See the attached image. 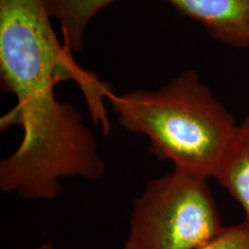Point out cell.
<instances>
[{
  "label": "cell",
  "mask_w": 249,
  "mask_h": 249,
  "mask_svg": "<svg viewBox=\"0 0 249 249\" xmlns=\"http://www.w3.org/2000/svg\"><path fill=\"white\" fill-rule=\"evenodd\" d=\"M213 178L238 202L249 227V116L238 124Z\"/></svg>",
  "instance_id": "obj_5"
},
{
  "label": "cell",
  "mask_w": 249,
  "mask_h": 249,
  "mask_svg": "<svg viewBox=\"0 0 249 249\" xmlns=\"http://www.w3.org/2000/svg\"><path fill=\"white\" fill-rule=\"evenodd\" d=\"M197 249H249V227L244 222L224 226L219 234Z\"/></svg>",
  "instance_id": "obj_6"
},
{
  "label": "cell",
  "mask_w": 249,
  "mask_h": 249,
  "mask_svg": "<svg viewBox=\"0 0 249 249\" xmlns=\"http://www.w3.org/2000/svg\"><path fill=\"white\" fill-rule=\"evenodd\" d=\"M33 249H57V248H55L51 242H43V244L36 246V247H34Z\"/></svg>",
  "instance_id": "obj_7"
},
{
  "label": "cell",
  "mask_w": 249,
  "mask_h": 249,
  "mask_svg": "<svg viewBox=\"0 0 249 249\" xmlns=\"http://www.w3.org/2000/svg\"><path fill=\"white\" fill-rule=\"evenodd\" d=\"M117 0H45L60 24L62 43L71 52L81 51L90 22ZM180 13L202 24L208 35L233 48L249 46V0H166Z\"/></svg>",
  "instance_id": "obj_4"
},
{
  "label": "cell",
  "mask_w": 249,
  "mask_h": 249,
  "mask_svg": "<svg viewBox=\"0 0 249 249\" xmlns=\"http://www.w3.org/2000/svg\"><path fill=\"white\" fill-rule=\"evenodd\" d=\"M45 0H0V76L17 104L1 129L18 126L22 141L0 163V191L28 201H53L68 178L98 180L105 161L80 112L55 95L73 81L91 119L107 134V103L113 90L82 66L58 38Z\"/></svg>",
  "instance_id": "obj_1"
},
{
  "label": "cell",
  "mask_w": 249,
  "mask_h": 249,
  "mask_svg": "<svg viewBox=\"0 0 249 249\" xmlns=\"http://www.w3.org/2000/svg\"><path fill=\"white\" fill-rule=\"evenodd\" d=\"M108 104L121 127L149 140L157 160L213 178L238 124L194 71L156 90L112 92Z\"/></svg>",
  "instance_id": "obj_2"
},
{
  "label": "cell",
  "mask_w": 249,
  "mask_h": 249,
  "mask_svg": "<svg viewBox=\"0 0 249 249\" xmlns=\"http://www.w3.org/2000/svg\"><path fill=\"white\" fill-rule=\"evenodd\" d=\"M208 179L173 169L132 203L123 249H197L224 229Z\"/></svg>",
  "instance_id": "obj_3"
}]
</instances>
